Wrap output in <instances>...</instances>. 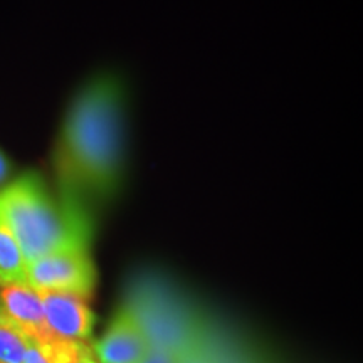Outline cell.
Segmentation results:
<instances>
[{
  "mask_svg": "<svg viewBox=\"0 0 363 363\" xmlns=\"http://www.w3.org/2000/svg\"><path fill=\"white\" fill-rule=\"evenodd\" d=\"M65 197L108 199L123 172V88L113 74L91 79L69 106L56 148Z\"/></svg>",
  "mask_w": 363,
  "mask_h": 363,
  "instance_id": "1",
  "label": "cell"
},
{
  "mask_svg": "<svg viewBox=\"0 0 363 363\" xmlns=\"http://www.w3.org/2000/svg\"><path fill=\"white\" fill-rule=\"evenodd\" d=\"M0 214L11 227L26 262L65 251H89L93 225L83 203L56 199L44 180L26 174L0 192Z\"/></svg>",
  "mask_w": 363,
  "mask_h": 363,
  "instance_id": "2",
  "label": "cell"
},
{
  "mask_svg": "<svg viewBox=\"0 0 363 363\" xmlns=\"http://www.w3.org/2000/svg\"><path fill=\"white\" fill-rule=\"evenodd\" d=\"M98 272L89 251H65L27 264V284L38 291H62L91 298Z\"/></svg>",
  "mask_w": 363,
  "mask_h": 363,
  "instance_id": "3",
  "label": "cell"
},
{
  "mask_svg": "<svg viewBox=\"0 0 363 363\" xmlns=\"http://www.w3.org/2000/svg\"><path fill=\"white\" fill-rule=\"evenodd\" d=\"M49 335L62 342H84L93 337L96 316L88 298L74 293L39 291Z\"/></svg>",
  "mask_w": 363,
  "mask_h": 363,
  "instance_id": "4",
  "label": "cell"
},
{
  "mask_svg": "<svg viewBox=\"0 0 363 363\" xmlns=\"http://www.w3.org/2000/svg\"><path fill=\"white\" fill-rule=\"evenodd\" d=\"M89 347L98 363H140L148 352L150 340L133 308L125 305L111 318L101 338Z\"/></svg>",
  "mask_w": 363,
  "mask_h": 363,
  "instance_id": "5",
  "label": "cell"
},
{
  "mask_svg": "<svg viewBox=\"0 0 363 363\" xmlns=\"http://www.w3.org/2000/svg\"><path fill=\"white\" fill-rule=\"evenodd\" d=\"M0 315L30 340H49L40 293L27 283L0 286Z\"/></svg>",
  "mask_w": 363,
  "mask_h": 363,
  "instance_id": "6",
  "label": "cell"
},
{
  "mask_svg": "<svg viewBox=\"0 0 363 363\" xmlns=\"http://www.w3.org/2000/svg\"><path fill=\"white\" fill-rule=\"evenodd\" d=\"M27 283V262L11 227L0 214V286Z\"/></svg>",
  "mask_w": 363,
  "mask_h": 363,
  "instance_id": "7",
  "label": "cell"
},
{
  "mask_svg": "<svg viewBox=\"0 0 363 363\" xmlns=\"http://www.w3.org/2000/svg\"><path fill=\"white\" fill-rule=\"evenodd\" d=\"M29 340L0 315V363H24Z\"/></svg>",
  "mask_w": 363,
  "mask_h": 363,
  "instance_id": "8",
  "label": "cell"
},
{
  "mask_svg": "<svg viewBox=\"0 0 363 363\" xmlns=\"http://www.w3.org/2000/svg\"><path fill=\"white\" fill-rule=\"evenodd\" d=\"M61 362V350L59 340H29L24 363H59Z\"/></svg>",
  "mask_w": 363,
  "mask_h": 363,
  "instance_id": "9",
  "label": "cell"
},
{
  "mask_svg": "<svg viewBox=\"0 0 363 363\" xmlns=\"http://www.w3.org/2000/svg\"><path fill=\"white\" fill-rule=\"evenodd\" d=\"M61 362L59 363H98L93 350L84 342H62L59 340Z\"/></svg>",
  "mask_w": 363,
  "mask_h": 363,
  "instance_id": "10",
  "label": "cell"
},
{
  "mask_svg": "<svg viewBox=\"0 0 363 363\" xmlns=\"http://www.w3.org/2000/svg\"><path fill=\"white\" fill-rule=\"evenodd\" d=\"M187 352L177 350L172 347H162V345H150L148 352L145 353L140 363H182Z\"/></svg>",
  "mask_w": 363,
  "mask_h": 363,
  "instance_id": "11",
  "label": "cell"
},
{
  "mask_svg": "<svg viewBox=\"0 0 363 363\" xmlns=\"http://www.w3.org/2000/svg\"><path fill=\"white\" fill-rule=\"evenodd\" d=\"M9 174H11V162H9L6 153L0 152V192H2L4 187H6Z\"/></svg>",
  "mask_w": 363,
  "mask_h": 363,
  "instance_id": "12",
  "label": "cell"
},
{
  "mask_svg": "<svg viewBox=\"0 0 363 363\" xmlns=\"http://www.w3.org/2000/svg\"><path fill=\"white\" fill-rule=\"evenodd\" d=\"M182 363H211V362H207L202 355H195V352L189 350L187 355L184 357V362H182Z\"/></svg>",
  "mask_w": 363,
  "mask_h": 363,
  "instance_id": "13",
  "label": "cell"
}]
</instances>
